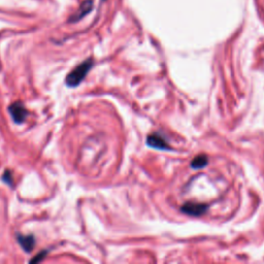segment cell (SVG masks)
<instances>
[{
  "label": "cell",
  "instance_id": "6da1fadb",
  "mask_svg": "<svg viewBox=\"0 0 264 264\" xmlns=\"http://www.w3.org/2000/svg\"><path fill=\"white\" fill-rule=\"evenodd\" d=\"M93 64H94V61L91 58L80 63L75 68H73L69 72L67 76H66L65 84L70 88L78 87L85 80L88 72L91 70V68L93 67Z\"/></svg>",
  "mask_w": 264,
  "mask_h": 264
},
{
  "label": "cell",
  "instance_id": "7a4b0ae2",
  "mask_svg": "<svg viewBox=\"0 0 264 264\" xmlns=\"http://www.w3.org/2000/svg\"><path fill=\"white\" fill-rule=\"evenodd\" d=\"M8 112H9L10 116H12V119L16 124L24 123L27 116H28V112H27L26 107L24 106L23 103L20 102V101H17V102H14L13 104H10L8 107Z\"/></svg>",
  "mask_w": 264,
  "mask_h": 264
},
{
  "label": "cell",
  "instance_id": "3957f363",
  "mask_svg": "<svg viewBox=\"0 0 264 264\" xmlns=\"http://www.w3.org/2000/svg\"><path fill=\"white\" fill-rule=\"evenodd\" d=\"M208 210V206L204 203H197V202H187L185 203L181 211L188 215V216H192V217H200L203 214H205Z\"/></svg>",
  "mask_w": 264,
  "mask_h": 264
},
{
  "label": "cell",
  "instance_id": "277c9868",
  "mask_svg": "<svg viewBox=\"0 0 264 264\" xmlns=\"http://www.w3.org/2000/svg\"><path fill=\"white\" fill-rule=\"evenodd\" d=\"M147 145L153 149L162 150V151H169L171 147L168 142L160 133H152L147 138Z\"/></svg>",
  "mask_w": 264,
  "mask_h": 264
},
{
  "label": "cell",
  "instance_id": "5b68a950",
  "mask_svg": "<svg viewBox=\"0 0 264 264\" xmlns=\"http://www.w3.org/2000/svg\"><path fill=\"white\" fill-rule=\"evenodd\" d=\"M17 240L21 248L23 249L25 252L30 253L33 248L36 245V240L34 235H24V234H18L17 235Z\"/></svg>",
  "mask_w": 264,
  "mask_h": 264
},
{
  "label": "cell",
  "instance_id": "8992f818",
  "mask_svg": "<svg viewBox=\"0 0 264 264\" xmlns=\"http://www.w3.org/2000/svg\"><path fill=\"white\" fill-rule=\"evenodd\" d=\"M93 7V2L92 0H86V1H84L80 7V9L78 10V13H76L71 19L70 21H79L81 20L83 17H85L88 13L91 12V9Z\"/></svg>",
  "mask_w": 264,
  "mask_h": 264
},
{
  "label": "cell",
  "instance_id": "52a82bcc",
  "mask_svg": "<svg viewBox=\"0 0 264 264\" xmlns=\"http://www.w3.org/2000/svg\"><path fill=\"white\" fill-rule=\"evenodd\" d=\"M207 163H208V158L206 157V155H198L191 161L190 165L193 169L197 170V169H201L205 167Z\"/></svg>",
  "mask_w": 264,
  "mask_h": 264
},
{
  "label": "cell",
  "instance_id": "ba28073f",
  "mask_svg": "<svg viewBox=\"0 0 264 264\" xmlns=\"http://www.w3.org/2000/svg\"><path fill=\"white\" fill-rule=\"evenodd\" d=\"M48 252H49L48 250H43V251L39 252L38 254H37L34 258H32V259L30 260V263H38V262H40L41 260H43V259L46 258V256H47V254H48Z\"/></svg>",
  "mask_w": 264,
  "mask_h": 264
},
{
  "label": "cell",
  "instance_id": "9c48e42d",
  "mask_svg": "<svg viewBox=\"0 0 264 264\" xmlns=\"http://www.w3.org/2000/svg\"><path fill=\"white\" fill-rule=\"evenodd\" d=\"M2 180L4 181L5 184L9 185V186H13L14 184V177H13V173L10 172L9 170H6L3 174V177H2Z\"/></svg>",
  "mask_w": 264,
  "mask_h": 264
}]
</instances>
